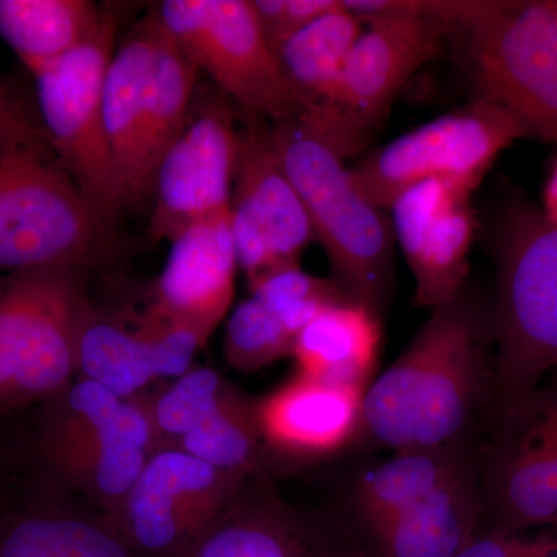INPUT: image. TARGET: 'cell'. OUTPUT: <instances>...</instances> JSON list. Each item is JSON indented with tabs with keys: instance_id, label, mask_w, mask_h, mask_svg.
Wrapping results in <instances>:
<instances>
[{
	"instance_id": "6da1fadb",
	"label": "cell",
	"mask_w": 557,
	"mask_h": 557,
	"mask_svg": "<svg viewBox=\"0 0 557 557\" xmlns=\"http://www.w3.org/2000/svg\"><path fill=\"white\" fill-rule=\"evenodd\" d=\"M494 395L493 307L468 281L368 387L364 440L395 453L482 446Z\"/></svg>"
},
{
	"instance_id": "7a4b0ae2",
	"label": "cell",
	"mask_w": 557,
	"mask_h": 557,
	"mask_svg": "<svg viewBox=\"0 0 557 557\" xmlns=\"http://www.w3.org/2000/svg\"><path fill=\"white\" fill-rule=\"evenodd\" d=\"M494 255L493 421L557 372V223L542 208L512 201L498 218Z\"/></svg>"
},
{
	"instance_id": "3957f363",
	"label": "cell",
	"mask_w": 557,
	"mask_h": 557,
	"mask_svg": "<svg viewBox=\"0 0 557 557\" xmlns=\"http://www.w3.org/2000/svg\"><path fill=\"white\" fill-rule=\"evenodd\" d=\"M460 44L474 98L507 110L528 137L557 145V13L552 0L432 2Z\"/></svg>"
},
{
	"instance_id": "277c9868",
	"label": "cell",
	"mask_w": 557,
	"mask_h": 557,
	"mask_svg": "<svg viewBox=\"0 0 557 557\" xmlns=\"http://www.w3.org/2000/svg\"><path fill=\"white\" fill-rule=\"evenodd\" d=\"M277 159L324 248L333 281L383 318L394 296V228L338 153L299 120L270 127Z\"/></svg>"
},
{
	"instance_id": "5b68a950",
	"label": "cell",
	"mask_w": 557,
	"mask_h": 557,
	"mask_svg": "<svg viewBox=\"0 0 557 557\" xmlns=\"http://www.w3.org/2000/svg\"><path fill=\"white\" fill-rule=\"evenodd\" d=\"M33 445L47 478L112 520L157 450L148 398L76 376L44 405Z\"/></svg>"
},
{
	"instance_id": "8992f818",
	"label": "cell",
	"mask_w": 557,
	"mask_h": 557,
	"mask_svg": "<svg viewBox=\"0 0 557 557\" xmlns=\"http://www.w3.org/2000/svg\"><path fill=\"white\" fill-rule=\"evenodd\" d=\"M364 30L348 57L338 89L300 119L341 159L369 145L416 75L443 51L445 25L432 2L343 0Z\"/></svg>"
},
{
	"instance_id": "52a82bcc",
	"label": "cell",
	"mask_w": 557,
	"mask_h": 557,
	"mask_svg": "<svg viewBox=\"0 0 557 557\" xmlns=\"http://www.w3.org/2000/svg\"><path fill=\"white\" fill-rule=\"evenodd\" d=\"M112 249V233L61 166L46 132L0 148V274L87 271Z\"/></svg>"
},
{
	"instance_id": "ba28073f",
	"label": "cell",
	"mask_w": 557,
	"mask_h": 557,
	"mask_svg": "<svg viewBox=\"0 0 557 557\" xmlns=\"http://www.w3.org/2000/svg\"><path fill=\"white\" fill-rule=\"evenodd\" d=\"M91 309L86 270L0 274V413L46 405L76 380Z\"/></svg>"
},
{
	"instance_id": "9c48e42d",
	"label": "cell",
	"mask_w": 557,
	"mask_h": 557,
	"mask_svg": "<svg viewBox=\"0 0 557 557\" xmlns=\"http://www.w3.org/2000/svg\"><path fill=\"white\" fill-rule=\"evenodd\" d=\"M116 30L119 17L108 7L90 39L60 60L32 70L50 148L112 234L126 209L102 115V84L115 51Z\"/></svg>"
},
{
	"instance_id": "30bf717a",
	"label": "cell",
	"mask_w": 557,
	"mask_h": 557,
	"mask_svg": "<svg viewBox=\"0 0 557 557\" xmlns=\"http://www.w3.org/2000/svg\"><path fill=\"white\" fill-rule=\"evenodd\" d=\"M153 11L183 54L249 119L274 124L306 115L252 0H164Z\"/></svg>"
},
{
	"instance_id": "8fae6325",
	"label": "cell",
	"mask_w": 557,
	"mask_h": 557,
	"mask_svg": "<svg viewBox=\"0 0 557 557\" xmlns=\"http://www.w3.org/2000/svg\"><path fill=\"white\" fill-rule=\"evenodd\" d=\"M523 124L493 102L474 98L457 112L401 135L351 170L358 188L381 211L418 183L450 180L479 188L497 157L518 139Z\"/></svg>"
},
{
	"instance_id": "7c38bea8",
	"label": "cell",
	"mask_w": 557,
	"mask_h": 557,
	"mask_svg": "<svg viewBox=\"0 0 557 557\" xmlns=\"http://www.w3.org/2000/svg\"><path fill=\"white\" fill-rule=\"evenodd\" d=\"M248 475L182 449L153 450L110 523L139 557H185L236 500Z\"/></svg>"
},
{
	"instance_id": "4fadbf2b",
	"label": "cell",
	"mask_w": 557,
	"mask_h": 557,
	"mask_svg": "<svg viewBox=\"0 0 557 557\" xmlns=\"http://www.w3.org/2000/svg\"><path fill=\"white\" fill-rule=\"evenodd\" d=\"M233 106L218 89L197 90L185 127L157 168L150 244L172 242L194 223L230 211L240 138Z\"/></svg>"
},
{
	"instance_id": "5bb4252c",
	"label": "cell",
	"mask_w": 557,
	"mask_h": 557,
	"mask_svg": "<svg viewBox=\"0 0 557 557\" xmlns=\"http://www.w3.org/2000/svg\"><path fill=\"white\" fill-rule=\"evenodd\" d=\"M474 190L432 178L406 189L392 203V228L416 278V304L438 309L468 282L475 236Z\"/></svg>"
},
{
	"instance_id": "9a60e30c",
	"label": "cell",
	"mask_w": 557,
	"mask_h": 557,
	"mask_svg": "<svg viewBox=\"0 0 557 557\" xmlns=\"http://www.w3.org/2000/svg\"><path fill=\"white\" fill-rule=\"evenodd\" d=\"M185 557H364L336 516H313L282 500L265 468Z\"/></svg>"
},
{
	"instance_id": "2e32d148",
	"label": "cell",
	"mask_w": 557,
	"mask_h": 557,
	"mask_svg": "<svg viewBox=\"0 0 557 557\" xmlns=\"http://www.w3.org/2000/svg\"><path fill=\"white\" fill-rule=\"evenodd\" d=\"M197 330L145 311L129 329L91 309L81 329L78 376L121 398H135L159 379H178L207 344Z\"/></svg>"
},
{
	"instance_id": "e0dca14e",
	"label": "cell",
	"mask_w": 557,
	"mask_h": 557,
	"mask_svg": "<svg viewBox=\"0 0 557 557\" xmlns=\"http://www.w3.org/2000/svg\"><path fill=\"white\" fill-rule=\"evenodd\" d=\"M366 392L368 388L338 386L296 373L295 379L255 401L262 454L310 463L364 442Z\"/></svg>"
},
{
	"instance_id": "ac0fdd59",
	"label": "cell",
	"mask_w": 557,
	"mask_h": 557,
	"mask_svg": "<svg viewBox=\"0 0 557 557\" xmlns=\"http://www.w3.org/2000/svg\"><path fill=\"white\" fill-rule=\"evenodd\" d=\"M230 211L194 223L170 242L146 311L211 338L228 314L239 270Z\"/></svg>"
},
{
	"instance_id": "d6986e66",
	"label": "cell",
	"mask_w": 557,
	"mask_h": 557,
	"mask_svg": "<svg viewBox=\"0 0 557 557\" xmlns=\"http://www.w3.org/2000/svg\"><path fill=\"white\" fill-rule=\"evenodd\" d=\"M265 121L249 119L240 129L231 214L258 225L269 237L278 265H299L314 240L309 215L285 174Z\"/></svg>"
},
{
	"instance_id": "ffe728a7",
	"label": "cell",
	"mask_w": 557,
	"mask_h": 557,
	"mask_svg": "<svg viewBox=\"0 0 557 557\" xmlns=\"http://www.w3.org/2000/svg\"><path fill=\"white\" fill-rule=\"evenodd\" d=\"M480 448L399 450L355 480L347 508L336 516L364 555L370 542L428 494L478 463Z\"/></svg>"
},
{
	"instance_id": "44dd1931",
	"label": "cell",
	"mask_w": 557,
	"mask_h": 557,
	"mask_svg": "<svg viewBox=\"0 0 557 557\" xmlns=\"http://www.w3.org/2000/svg\"><path fill=\"white\" fill-rule=\"evenodd\" d=\"M51 483V496L0 518V557H139L101 511Z\"/></svg>"
},
{
	"instance_id": "7402d4cb",
	"label": "cell",
	"mask_w": 557,
	"mask_h": 557,
	"mask_svg": "<svg viewBox=\"0 0 557 557\" xmlns=\"http://www.w3.org/2000/svg\"><path fill=\"white\" fill-rule=\"evenodd\" d=\"M160 30L152 10L113 51L102 84V115L126 208L150 199L141 171V135Z\"/></svg>"
},
{
	"instance_id": "603a6c76",
	"label": "cell",
	"mask_w": 557,
	"mask_h": 557,
	"mask_svg": "<svg viewBox=\"0 0 557 557\" xmlns=\"http://www.w3.org/2000/svg\"><path fill=\"white\" fill-rule=\"evenodd\" d=\"M482 522L478 461L395 519L370 542L364 557H456L482 531Z\"/></svg>"
},
{
	"instance_id": "cb8c5ba5",
	"label": "cell",
	"mask_w": 557,
	"mask_h": 557,
	"mask_svg": "<svg viewBox=\"0 0 557 557\" xmlns=\"http://www.w3.org/2000/svg\"><path fill=\"white\" fill-rule=\"evenodd\" d=\"M381 317L347 298L319 311L296 336L292 357L299 375L368 388L379 366Z\"/></svg>"
},
{
	"instance_id": "d4e9b609",
	"label": "cell",
	"mask_w": 557,
	"mask_h": 557,
	"mask_svg": "<svg viewBox=\"0 0 557 557\" xmlns=\"http://www.w3.org/2000/svg\"><path fill=\"white\" fill-rule=\"evenodd\" d=\"M106 11L90 0H0V38L32 72L90 39Z\"/></svg>"
},
{
	"instance_id": "484cf974",
	"label": "cell",
	"mask_w": 557,
	"mask_h": 557,
	"mask_svg": "<svg viewBox=\"0 0 557 557\" xmlns=\"http://www.w3.org/2000/svg\"><path fill=\"white\" fill-rule=\"evenodd\" d=\"M199 69L161 27L150 67L141 135V171L150 200L157 168L188 120L199 86Z\"/></svg>"
},
{
	"instance_id": "4316f807",
	"label": "cell",
	"mask_w": 557,
	"mask_h": 557,
	"mask_svg": "<svg viewBox=\"0 0 557 557\" xmlns=\"http://www.w3.org/2000/svg\"><path fill=\"white\" fill-rule=\"evenodd\" d=\"M364 24L344 7L319 17L277 50L282 67L306 101L307 112L324 104L338 89L348 57Z\"/></svg>"
},
{
	"instance_id": "83f0119b",
	"label": "cell",
	"mask_w": 557,
	"mask_h": 557,
	"mask_svg": "<svg viewBox=\"0 0 557 557\" xmlns=\"http://www.w3.org/2000/svg\"><path fill=\"white\" fill-rule=\"evenodd\" d=\"M174 448L222 471L248 475L265 468L255 399L230 384L215 409Z\"/></svg>"
},
{
	"instance_id": "f1b7e54d",
	"label": "cell",
	"mask_w": 557,
	"mask_h": 557,
	"mask_svg": "<svg viewBox=\"0 0 557 557\" xmlns=\"http://www.w3.org/2000/svg\"><path fill=\"white\" fill-rule=\"evenodd\" d=\"M531 485L557 509V372L502 413Z\"/></svg>"
},
{
	"instance_id": "f546056e",
	"label": "cell",
	"mask_w": 557,
	"mask_h": 557,
	"mask_svg": "<svg viewBox=\"0 0 557 557\" xmlns=\"http://www.w3.org/2000/svg\"><path fill=\"white\" fill-rule=\"evenodd\" d=\"M230 383L209 368H190L166 391L148 398L157 449L175 445L219 405Z\"/></svg>"
},
{
	"instance_id": "4dcf8cb0",
	"label": "cell",
	"mask_w": 557,
	"mask_h": 557,
	"mask_svg": "<svg viewBox=\"0 0 557 557\" xmlns=\"http://www.w3.org/2000/svg\"><path fill=\"white\" fill-rule=\"evenodd\" d=\"M249 288L295 338L319 311L350 298L333 278L313 276L299 265L271 271Z\"/></svg>"
},
{
	"instance_id": "1f68e13d",
	"label": "cell",
	"mask_w": 557,
	"mask_h": 557,
	"mask_svg": "<svg viewBox=\"0 0 557 557\" xmlns=\"http://www.w3.org/2000/svg\"><path fill=\"white\" fill-rule=\"evenodd\" d=\"M295 336L255 296L231 311L225 332V357L240 372H256L292 357Z\"/></svg>"
},
{
	"instance_id": "d6a6232c",
	"label": "cell",
	"mask_w": 557,
	"mask_h": 557,
	"mask_svg": "<svg viewBox=\"0 0 557 557\" xmlns=\"http://www.w3.org/2000/svg\"><path fill=\"white\" fill-rule=\"evenodd\" d=\"M341 0H252L256 14L274 51L319 17L338 9Z\"/></svg>"
},
{
	"instance_id": "836d02e7",
	"label": "cell",
	"mask_w": 557,
	"mask_h": 557,
	"mask_svg": "<svg viewBox=\"0 0 557 557\" xmlns=\"http://www.w3.org/2000/svg\"><path fill=\"white\" fill-rule=\"evenodd\" d=\"M456 557H557V531L537 534L482 531Z\"/></svg>"
},
{
	"instance_id": "e575fe53",
	"label": "cell",
	"mask_w": 557,
	"mask_h": 557,
	"mask_svg": "<svg viewBox=\"0 0 557 557\" xmlns=\"http://www.w3.org/2000/svg\"><path fill=\"white\" fill-rule=\"evenodd\" d=\"M40 132H44L42 127L28 119L9 87L0 81V148L14 139L32 137Z\"/></svg>"
},
{
	"instance_id": "d590c367",
	"label": "cell",
	"mask_w": 557,
	"mask_h": 557,
	"mask_svg": "<svg viewBox=\"0 0 557 557\" xmlns=\"http://www.w3.org/2000/svg\"><path fill=\"white\" fill-rule=\"evenodd\" d=\"M542 211L548 215L553 222L557 223V161L555 168L549 174L547 186H545L544 193V208Z\"/></svg>"
},
{
	"instance_id": "8d00e7d4",
	"label": "cell",
	"mask_w": 557,
	"mask_h": 557,
	"mask_svg": "<svg viewBox=\"0 0 557 557\" xmlns=\"http://www.w3.org/2000/svg\"><path fill=\"white\" fill-rule=\"evenodd\" d=\"M552 3H553V9H555V11L557 13V0H552Z\"/></svg>"
}]
</instances>
